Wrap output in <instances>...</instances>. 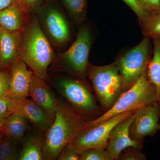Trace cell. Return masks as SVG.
I'll list each match as a JSON object with an SVG mask.
<instances>
[{"label":"cell","mask_w":160,"mask_h":160,"mask_svg":"<svg viewBox=\"0 0 160 160\" xmlns=\"http://www.w3.org/2000/svg\"><path fill=\"white\" fill-rule=\"evenodd\" d=\"M139 22L144 37L160 39V12H148Z\"/></svg>","instance_id":"ffe728a7"},{"label":"cell","mask_w":160,"mask_h":160,"mask_svg":"<svg viewBox=\"0 0 160 160\" xmlns=\"http://www.w3.org/2000/svg\"><path fill=\"white\" fill-rule=\"evenodd\" d=\"M45 81L33 74L28 96L42 107L53 120L58 102Z\"/></svg>","instance_id":"5bb4252c"},{"label":"cell","mask_w":160,"mask_h":160,"mask_svg":"<svg viewBox=\"0 0 160 160\" xmlns=\"http://www.w3.org/2000/svg\"><path fill=\"white\" fill-rule=\"evenodd\" d=\"M19 157L14 142L4 135L0 141V160H18Z\"/></svg>","instance_id":"7402d4cb"},{"label":"cell","mask_w":160,"mask_h":160,"mask_svg":"<svg viewBox=\"0 0 160 160\" xmlns=\"http://www.w3.org/2000/svg\"><path fill=\"white\" fill-rule=\"evenodd\" d=\"M59 160H80V154L71 144L65 146L58 157Z\"/></svg>","instance_id":"4316f807"},{"label":"cell","mask_w":160,"mask_h":160,"mask_svg":"<svg viewBox=\"0 0 160 160\" xmlns=\"http://www.w3.org/2000/svg\"><path fill=\"white\" fill-rule=\"evenodd\" d=\"M67 10L77 22L81 23L86 18L87 0H62Z\"/></svg>","instance_id":"44dd1931"},{"label":"cell","mask_w":160,"mask_h":160,"mask_svg":"<svg viewBox=\"0 0 160 160\" xmlns=\"http://www.w3.org/2000/svg\"><path fill=\"white\" fill-rule=\"evenodd\" d=\"M27 121L22 115L14 111L6 118L1 131L14 142H21L28 129Z\"/></svg>","instance_id":"e0dca14e"},{"label":"cell","mask_w":160,"mask_h":160,"mask_svg":"<svg viewBox=\"0 0 160 160\" xmlns=\"http://www.w3.org/2000/svg\"><path fill=\"white\" fill-rule=\"evenodd\" d=\"M4 135L2 132L1 131H0V141H1V139L2 138V137Z\"/></svg>","instance_id":"836d02e7"},{"label":"cell","mask_w":160,"mask_h":160,"mask_svg":"<svg viewBox=\"0 0 160 160\" xmlns=\"http://www.w3.org/2000/svg\"><path fill=\"white\" fill-rule=\"evenodd\" d=\"M20 58L35 75L46 80L48 67L54 59V54L49 40L36 17H30L23 31Z\"/></svg>","instance_id":"7a4b0ae2"},{"label":"cell","mask_w":160,"mask_h":160,"mask_svg":"<svg viewBox=\"0 0 160 160\" xmlns=\"http://www.w3.org/2000/svg\"><path fill=\"white\" fill-rule=\"evenodd\" d=\"M137 16L139 21L142 20L148 12L142 8L138 0H122Z\"/></svg>","instance_id":"83f0119b"},{"label":"cell","mask_w":160,"mask_h":160,"mask_svg":"<svg viewBox=\"0 0 160 160\" xmlns=\"http://www.w3.org/2000/svg\"><path fill=\"white\" fill-rule=\"evenodd\" d=\"M79 154L80 160H113L106 149L89 148Z\"/></svg>","instance_id":"603a6c76"},{"label":"cell","mask_w":160,"mask_h":160,"mask_svg":"<svg viewBox=\"0 0 160 160\" xmlns=\"http://www.w3.org/2000/svg\"><path fill=\"white\" fill-rule=\"evenodd\" d=\"M87 77L91 82L96 98L105 113L123 93L122 80L118 68L114 62L102 66L89 64Z\"/></svg>","instance_id":"277c9868"},{"label":"cell","mask_w":160,"mask_h":160,"mask_svg":"<svg viewBox=\"0 0 160 160\" xmlns=\"http://www.w3.org/2000/svg\"><path fill=\"white\" fill-rule=\"evenodd\" d=\"M137 110H131L117 115L95 126L86 125L74 138L71 145L79 153L89 148L106 149L108 138L112 128Z\"/></svg>","instance_id":"ba28073f"},{"label":"cell","mask_w":160,"mask_h":160,"mask_svg":"<svg viewBox=\"0 0 160 160\" xmlns=\"http://www.w3.org/2000/svg\"><path fill=\"white\" fill-rule=\"evenodd\" d=\"M41 132L32 133L26 138L20 152L18 160H43L44 136Z\"/></svg>","instance_id":"ac0fdd59"},{"label":"cell","mask_w":160,"mask_h":160,"mask_svg":"<svg viewBox=\"0 0 160 160\" xmlns=\"http://www.w3.org/2000/svg\"><path fill=\"white\" fill-rule=\"evenodd\" d=\"M152 54L151 39L144 37L141 42L116 60L122 80L123 92L147 71Z\"/></svg>","instance_id":"52a82bcc"},{"label":"cell","mask_w":160,"mask_h":160,"mask_svg":"<svg viewBox=\"0 0 160 160\" xmlns=\"http://www.w3.org/2000/svg\"><path fill=\"white\" fill-rule=\"evenodd\" d=\"M152 56L147 68L148 77L156 89L157 103L160 106V39L153 38Z\"/></svg>","instance_id":"d6986e66"},{"label":"cell","mask_w":160,"mask_h":160,"mask_svg":"<svg viewBox=\"0 0 160 160\" xmlns=\"http://www.w3.org/2000/svg\"><path fill=\"white\" fill-rule=\"evenodd\" d=\"M141 6L147 12H160V0H138Z\"/></svg>","instance_id":"f1b7e54d"},{"label":"cell","mask_w":160,"mask_h":160,"mask_svg":"<svg viewBox=\"0 0 160 160\" xmlns=\"http://www.w3.org/2000/svg\"><path fill=\"white\" fill-rule=\"evenodd\" d=\"M22 32H11L0 26V70L10 69L19 61Z\"/></svg>","instance_id":"7c38bea8"},{"label":"cell","mask_w":160,"mask_h":160,"mask_svg":"<svg viewBox=\"0 0 160 160\" xmlns=\"http://www.w3.org/2000/svg\"><path fill=\"white\" fill-rule=\"evenodd\" d=\"M42 1L43 0H23V7L31 14L38 9Z\"/></svg>","instance_id":"f546056e"},{"label":"cell","mask_w":160,"mask_h":160,"mask_svg":"<svg viewBox=\"0 0 160 160\" xmlns=\"http://www.w3.org/2000/svg\"><path fill=\"white\" fill-rule=\"evenodd\" d=\"M91 44L89 28L85 26L81 27L76 39L70 48L53 59V69L81 79L87 77Z\"/></svg>","instance_id":"8992f818"},{"label":"cell","mask_w":160,"mask_h":160,"mask_svg":"<svg viewBox=\"0 0 160 160\" xmlns=\"http://www.w3.org/2000/svg\"><path fill=\"white\" fill-rule=\"evenodd\" d=\"M16 2V0H0V11L8 8Z\"/></svg>","instance_id":"4dcf8cb0"},{"label":"cell","mask_w":160,"mask_h":160,"mask_svg":"<svg viewBox=\"0 0 160 160\" xmlns=\"http://www.w3.org/2000/svg\"><path fill=\"white\" fill-rule=\"evenodd\" d=\"M160 118V106L158 103L138 109L129 126L130 138L143 145L145 137H152L158 131Z\"/></svg>","instance_id":"9c48e42d"},{"label":"cell","mask_w":160,"mask_h":160,"mask_svg":"<svg viewBox=\"0 0 160 160\" xmlns=\"http://www.w3.org/2000/svg\"><path fill=\"white\" fill-rule=\"evenodd\" d=\"M88 121L69 104L58 102L54 119L44 135L43 160L57 159L63 148L71 144Z\"/></svg>","instance_id":"6da1fadb"},{"label":"cell","mask_w":160,"mask_h":160,"mask_svg":"<svg viewBox=\"0 0 160 160\" xmlns=\"http://www.w3.org/2000/svg\"><path fill=\"white\" fill-rule=\"evenodd\" d=\"M15 112L22 115L38 131L47 130L53 120L42 107L28 98L19 104Z\"/></svg>","instance_id":"2e32d148"},{"label":"cell","mask_w":160,"mask_h":160,"mask_svg":"<svg viewBox=\"0 0 160 160\" xmlns=\"http://www.w3.org/2000/svg\"><path fill=\"white\" fill-rule=\"evenodd\" d=\"M17 2L20 5L23 6V0H16Z\"/></svg>","instance_id":"d6a6232c"},{"label":"cell","mask_w":160,"mask_h":160,"mask_svg":"<svg viewBox=\"0 0 160 160\" xmlns=\"http://www.w3.org/2000/svg\"><path fill=\"white\" fill-rule=\"evenodd\" d=\"M156 103H157L156 89L146 71L130 88L121 95L111 109L97 118L88 121L86 125L95 126L117 115L138 110Z\"/></svg>","instance_id":"3957f363"},{"label":"cell","mask_w":160,"mask_h":160,"mask_svg":"<svg viewBox=\"0 0 160 160\" xmlns=\"http://www.w3.org/2000/svg\"><path fill=\"white\" fill-rule=\"evenodd\" d=\"M8 117H5L0 118V131H1V129H2V127L3 124H4V122L6 121V118Z\"/></svg>","instance_id":"1f68e13d"},{"label":"cell","mask_w":160,"mask_h":160,"mask_svg":"<svg viewBox=\"0 0 160 160\" xmlns=\"http://www.w3.org/2000/svg\"><path fill=\"white\" fill-rule=\"evenodd\" d=\"M146 156L142 151V149L131 146L123 149L120 153L117 160H146Z\"/></svg>","instance_id":"cb8c5ba5"},{"label":"cell","mask_w":160,"mask_h":160,"mask_svg":"<svg viewBox=\"0 0 160 160\" xmlns=\"http://www.w3.org/2000/svg\"><path fill=\"white\" fill-rule=\"evenodd\" d=\"M27 65L20 60L10 69V89L7 96L21 103L27 98L32 77L33 73L27 69Z\"/></svg>","instance_id":"4fadbf2b"},{"label":"cell","mask_w":160,"mask_h":160,"mask_svg":"<svg viewBox=\"0 0 160 160\" xmlns=\"http://www.w3.org/2000/svg\"><path fill=\"white\" fill-rule=\"evenodd\" d=\"M30 14L16 2L0 11V26L11 32H22L29 22Z\"/></svg>","instance_id":"9a60e30c"},{"label":"cell","mask_w":160,"mask_h":160,"mask_svg":"<svg viewBox=\"0 0 160 160\" xmlns=\"http://www.w3.org/2000/svg\"><path fill=\"white\" fill-rule=\"evenodd\" d=\"M56 88L75 110L88 121L94 120L104 113L92 89L82 80L62 78L56 83Z\"/></svg>","instance_id":"5b68a950"},{"label":"cell","mask_w":160,"mask_h":160,"mask_svg":"<svg viewBox=\"0 0 160 160\" xmlns=\"http://www.w3.org/2000/svg\"><path fill=\"white\" fill-rule=\"evenodd\" d=\"M158 130H160V122L159 123L158 126Z\"/></svg>","instance_id":"e575fe53"},{"label":"cell","mask_w":160,"mask_h":160,"mask_svg":"<svg viewBox=\"0 0 160 160\" xmlns=\"http://www.w3.org/2000/svg\"><path fill=\"white\" fill-rule=\"evenodd\" d=\"M10 69L0 70V98L7 96L10 89Z\"/></svg>","instance_id":"484cf974"},{"label":"cell","mask_w":160,"mask_h":160,"mask_svg":"<svg viewBox=\"0 0 160 160\" xmlns=\"http://www.w3.org/2000/svg\"><path fill=\"white\" fill-rule=\"evenodd\" d=\"M137 111L118 123L112 129L106 149L113 160H117L123 149L129 146L142 148L143 145L132 141L129 135V126L136 115Z\"/></svg>","instance_id":"8fae6325"},{"label":"cell","mask_w":160,"mask_h":160,"mask_svg":"<svg viewBox=\"0 0 160 160\" xmlns=\"http://www.w3.org/2000/svg\"><path fill=\"white\" fill-rule=\"evenodd\" d=\"M20 103L7 96L0 98V118L9 116L13 113Z\"/></svg>","instance_id":"d4e9b609"},{"label":"cell","mask_w":160,"mask_h":160,"mask_svg":"<svg viewBox=\"0 0 160 160\" xmlns=\"http://www.w3.org/2000/svg\"><path fill=\"white\" fill-rule=\"evenodd\" d=\"M40 18L45 32L53 44L61 46L69 40L70 32L68 23L58 9L49 7L41 14Z\"/></svg>","instance_id":"30bf717a"}]
</instances>
